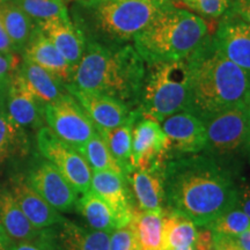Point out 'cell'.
Segmentation results:
<instances>
[{
  "label": "cell",
  "mask_w": 250,
  "mask_h": 250,
  "mask_svg": "<svg viewBox=\"0 0 250 250\" xmlns=\"http://www.w3.org/2000/svg\"><path fill=\"white\" fill-rule=\"evenodd\" d=\"M189 92L187 59L148 64L137 110L142 118L161 123L176 112L188 111Z\"/></svg>",
  "instance_id": "8992f818"
},
{
  "label": "cell",
  "mask_w": 250,
  "mask_h": 250,
  "mask_svg": "<svg viewBox=\"0 0 250 250\" xmlns=\"http://www.w3.org/2000/svg\"><path fill=\"white\" fill-rule=\"evenodd\" d=\"M7 80L0 81V102H1V99H4L6 96V88H7Z\"/></svg>",
  "instance_id": "ee69618b"
},
{
  "label": "cell",
  "mask_w": 250,
  "mask_h": 250,
  "mask_svg": "<svg viewBox=\"0 0 250 250\" xmlns=\"http://www.w3.org/2000/svg\"><path fill=\"white\" fill-rule=\"evenodd\" d=\"M245 153L247 154V156H248V160H249V162H250V137H249L248 144H247V146H246Z\"/></svg>",
  "instance_id": "bcb514c9"
},
{
  "label": "cell",
  "mask_w": 250,
  "mask_h": 250,
  "mask_svg": "<svg viewBox=\"0 0 250 250\" xmlns=\"http://www.w3.org/2000/svg\"><path fill=\"white\" fill-rule=\"evenodd\" d=\"M164 168L165 166L158 169H132L125 176L132 188L139 210L155 213L165 212Z\"/></svg>",
  "instance_id": "44dd1931"
},
{
  "label": "cell",
  "mask_w": 250,
  "mask_h": 250,
  "mask_svg": "<svg viewBox=\"0 0 250 250\" xmlns=\"http://www.w3.org/2000/svg\"><path fill=\"white\" fill-rule=\"evenodd\" d=\"M21 55L23 59L34 62L37 66L54 74L65 85L72 83L74 73L73 67L62 57L56 46L43 35L40 28H37L34 35L31 36Z\"/></svg>",
  "instance_id": "7402d4cb"
},
{
  "label": "cell",
  "mask_w": 250,
  "mask_h": 250,
  "mask_svg": "<svg viewBox=\"0 0 250 250\" xmlns=\"http://www.w3.org/2000/svg\"><path fill=\"white\" fill-rule=\"evenodd\" d=\"M193 246L196 250H213V232L208 227H199Z\"/></svg>",
  "instance_id": "d590c367"
},
{
  "label": "cell",
  "mask_w": 250,
  "mask_h": 250,
  "mask_svg": "<svg viewBox=\"0 0 250 250\" xmlns=\"http://www.w3.org/2000/svg\"><path fill=\"white\" fill-rule=\"evenodd\" d=\"M0 19L17 52L22 54L31 36L39 28V23L28 17L12 0L0 4Z\"/></svg>",
  "instance_id": "cb8c5ba5"
},
{
  "label": "cell",
  "mask_w": 250,
  "mask_h": 250,
  "mask_svg": "<svg viewBox=\"0 0 250 250\" xmlns=\"http://www.w3.org/2000/svg\"><path fill=\"white\" fill-rule=\"evenodd\" d=\"M9 190L21 210L36 228L44 229L65 220L59 211L48 204L21 175L12 180Z\"/></svg>",
  "instance_id": "ac0fdd59"
},
{
  "label": "cell",
  "mask_w": 250,
  "mask_h": 250,
  "mask_svg": "<svg viewBox=\"0 0 250 250\" xmlns=\"http://www.w3.org/2000/svg\"><path fill=\"white\" fill-rule=\"evenodd\" d=\"M37 147L45 160L61 171L78 193L88 191L93 171L77 148L58 138L49 126H42L37 132Z\"/></svg>",
  "instance_id": "9c48e42d"
},
{
  "label": "cell",
  "mask_w": 250,
  "mask_h": 250,
  "mask_svg": "<svg viewBox=\"0 0 250 250\" xmlns=\"http://www.w3.org/2000/svg\"><path fill=\"white\" fill-rule=\"evenodd\" d=\"M212 232L236 237L250 227V218L237 206L225 212L206 226Z\"/></svg>",
  "instance_id": "d6a6232c"
},
{
  "label": "cell",
  "mask_w": 250,
  "mask_h": 250,
  "mask_svg": "<svg viewBox=\"0 0 250 250\" xmlns=\"http://www.w3.org/2000/svg\"><path fill=\"white\" fill-rule=\"evenodd\" d=\"M190 71L189 108L205 118L225 109L245 104L250 87V73L215 49L211 36L187 58Z\"/></svg>",
  "instance_id": "3957f363"
},
{
  "label": "cell",
  "mask_w": 250,
  "mask_h": 250,
  "mask_svg": "<svg viewBox=\"0 0 250 250\" xmlns=\"http://www.w3.org/2000/svg\"><path fill=\"white\" fill-rule=\"evenodd\" d=\"M167 210L206 227L237 204V186L226 166L210 154H186L168 159L164 168Z\"/></svg>",
  "instance_id": "6da1fadb"
},
{
  "label": "cell",
  "mask_w": 250,
  "mask_h": 250,
  "mask_svg": "<svg viewBox=\"0 0 250 250\" xmlns=\"http://www.w3.org/2000/svg\"><path fill=\"white\" fill-rule=\"evenodd\" d=\"M8 250H44V249L41 248L40 246L35 245V243L19 242V243H14V245H11Z\"/></svg>",
  "instance_id": "b9f144b4"
},
{
  "label": "cell",
  "mask_w": 250,
  "mask_h": 250,
  "mask_svg": "<svg viewBox=\"0 0 250 250\" xmlns=\"http://www.w3.org/2000/svg\"><path fill=\"white\" fill-rule=\"evenodd\" d=\"M19 68L31 93L42 107L56 101L67 92H64L65 83H62L58 78L27 59L22 58Z\"/></svg>",
  "instance_id": "603a6c76"
},
{
  "label": "cell",
  "mask_w": 250,
  "mask_h": 250,
  "mask_svg": "<svg viewBox=\"0 0 250 250\" xmlns=\"http://www.w3.org/2000/svg\"><path fill=\"white\" fill-rule=\"evenodd\" d=\"M169 144L161 124L140 117L132 131L131 167L132 169H158L169 159Z\"/></svg>",
  "instance_id": "30bf717a"
},
{
  "label": "cell",
  "mask_w": 250,
  "mask_h": 250,
  "mask_svg": "<svg viewBox=\"0 0 250 250\" xmlns=\"http://www.w3.org/2000/svg\"><path fill=\"white\" fill-rule=\"evenodd\" d=\"M140 118V114L134 109L125 123L111 130L98 131L107 144L109 151L123 170L124 176L132 170L131 167V146H132V131L136 122Z\"/></svg>",
  "instance_id": "d4e9b609"
},
{
  "label": "cell",
  "mask_w": 250,
  "mask_h": 250,
  "mask_svg": "<svg viewBox=\"0 0 250 250\" xmlns=\"http://www.w3.org/2000/svg\"><path fill=\"white\" fill-rule=\"evenodd\" d=\"M245 105H246L247 110H248L249 114H250V87H249L248 94H247V98H246V101H245Z\"/></svg>",
  "instance_id": "f6af8a7d"
},
{
  "label": "cell",
  "mask_w": 250,
  "mask_h": 250,
  "mask_svg": "<svg viewBox=\"0 0 250 250\" xmlns=\"http://www.w3.org/2000/svg\"><path fill=\"white\" fill-rule=\"evenodd\" d=\"M90 190L107 203L116 219L117 228L130 224L136 206L123 176L112 171H93Z\"/></svg>",
  "instance_id": "2e32d148"
},
{
  "label": "cell",
  "mask_w": 250,
  "mask_h": 250,
  "mask_svg": "<svg viewBox=\"0 0 250 250\" xmlns=\"http://www.w3.org/2000/svg\"><path fill=\"white\" fill-rule=\"evenodd\" d=\"M0 224L11 242H31L41 246L45 228H36L26 217L7 188L0 189Z\"/></svg>",
  "instance_id": "ffe728a7"
},
{
  "label": "cell",
  "mask_w": 250,
  "mask_h": 250,
  "mask_svg": "<svg viewBox=\"0 0 250 250\" xmlns=\"http://www.w3.org/2000/svg\"><path fill=\"white\" fill-rule=\"evenodd\" d=\"M5 101L7 114L19 126L27 127L40 125L42 108L28 87L20 68L13 72L8 78Z\"/></svg>",
  "instance_id": "e0dca14e"
},
{
  "label": "cell",
  "mask_w": 250,
  "mask_h": 250,
  "mask_svg": "<svg viewBox=\"0 0 250 250\" xmlns=\"http://www.w3.org/2000/svg\"><path fill=\"white\" fill-rule=\"evenodd\" d=\"M146 62L131 44L107 46L86 41L85 51L70 85L105 94L132 109L139 104Z\"/></svg>",
  "instance_id": "7a4b0ae2"
},
{
  "label": "cell",
  "mask_w": 250,
  "mask_h": 250,
  "mask_svg": "<svg viewBox=\"0 0 250 250\" xmlns=\"http://www.w3.org/2000/svg\"><path fill=\"white\" fill-rule=\"evenodd\" d=\"M213 250H240V248L234 237L213 232Z\"/></svg>",
  "instance_id": "74e56055"
},
{
  "label": "cell",
  "mask_w": 250,
  "mask_h": 250,
  "mask_svg": "<svg viewBox=\"0 0 250 250\" xmlns=\"http://www.w3.org/2000/svg\"><path fill=\"white\" fill-rule=\"evenodd\" d=\"M76 208L92 229L111 233L117 229L115 215L107 203L92 190L81 193Z\"/></svg>",
  "instance_id": "4316f807"
},
{
  "label": "cell",
  "mask_w": 250,
  "mask_h": 250,
  "mask_svg": "<svg viewBox=\"0 0 250 250\" xmlns=\"http://www.w3.org/2000/svg\"><path fill=\"white\" fill-rule=\"evenodd\" d=\"M176 7L187 11L206 20H217L226 15L232 8L230 0H170Z\"/></svg>",
  "instance_id": "1f68e13d"
},
{
  "label": "cell",
  "mask_w": 250,
  "mask_h": 250,
  "mask_svg": "<svg viewBox=\"0 0 250 250\" xmlns=\"http://www.w3.org/2000/svg\"><path fill=\"white\" fill-rule=\"evenodd\" d=\"M169 144V152L179 155L198 154L205 151L206 133L203 121L190 111H181L161 122Z\"/></svg>",
  "instance_id": "5bb4252c"
},
{
  "label": "cell",
  "mask_w": 250,
  "mask_h": 250,
  "mask_svg": "<svg viewBox=\"0 0 250 250\" xmlns=\"http://www.w3.org/2000/svg\"><path fill=\"white\" fill-rule=\"evenodd\" d=\"M21 61L19 54H6L0 52V81L7 80L9 76L20 66Z\"/></svg>",
  "instance_id": "e575fe53"
},
{
  "label": "cell",
  "mask_w": 250,
  "mask_h": 250,
  "mask_svg": "<svg viewBox=\"0 0 250 250\" xmlns=\"http://www.w3.org/2000/svg\"><path fill=\"white\" fill-rule=\"evenodd\" d=\"M109 250H138V242L132 225L117 228L110 233Z\"/></svg>",
  "instance_id": "836d02e7"
},
{
  "label": "cell",
  "mask_w": 250,
  "mask_h": 250,
  "mask_svg": "<svg viewBox=\"0 0 250 250\" xmlns=\"http://www.w3.org/2000/svg\"><path fill=\"white\" fill-rule=\"evenodd\" d=\"M234 239H235L240 250H250V227L246 232L241 233Z\"/></svg>",
  "instance_id": "60d3db41"
},
{
  "label": "cell",
  "mask_w": 250,
  "mask_h": 250,
  "mask_svg": "<svg viewBox=\"0 0 250 250\" xmlns=\"http://www.w3.org/2000/svg\"><path fill=\"white\" fill-rule=\"evenodd\" d=\"M5 1H8V0H0V4H2V2H5Z\"/></svg>",
  "instance_id": "681fc988"
},
{
  "label": "cell",
  "mask_w": 250,
  "mask_h": 250,
  "mask_svg": "<svg viewBox=\"0 0 250 250\" xmlns=\"http://www.w3.org/2000/svg\"><path fill=\"white\" fill-rule=\"evenodd\" d=\"M0 246L5 247V248H9L11 247V240L8 239V236L6 235L4 228H2L1 224H0Z\"/></svg>",
  "instance_id": "7bdbcfd3"
},
{
  "label": "cell",
  "mask_w": 250,
  "mask_h": 250,
  "mask_svg": "<svg viewBox=\"0 0 250 250\" xmlns=\"http://www.w3.org/2000/svg\"><path fill=\"white\" fill-rule=\"evenodd\" d=\"M27 181L48 204L59 212L71 211L77 204L78 191L48 160L40 162L30 171Z\"/></svg>",
  "instance_id": "4fadbf2b"
},
{
  "label": "cell",
  "mask_w": 250,
  "mask_h": 250,
  "mask_svg": "<svg viewBox=\"0 0 250 250\" xmlns=\"http://www.w3.org/2000/svg\"><path fill=\"white\" fill-rule=\"evenodd\" d=\"M42 114L52 132L77 149L96 133L93 122L68 92L43 105Z\"/></svg>",
  "instance_id": "ba28073f"
},
{
  "label": "cell",
  "mask_w": 250,
  "mask_h": 250,
  "mask_svg": "<svg viewBox=\"0 0 250 250\" xmlns=\"http://www.w3.org/2000/svg\"><path fill=\"white\" fill-rule=\"evenodd\" d=\"M26 144L23 127L19 126L0 107V164L26 148Z\"/></svg>",
  "instance_id": "f546056e"
},
{
  "label": "cell",
  "mask_w": 250,
  "mask_h": 250,
  "mask_svg": "<svg viewBox=\"0 0 250 250\" xmlns=\"http://www.w3.org/2000/svg\"><path fill=\"white\" fill-rule=\"evenodd\" d=\"M78 151L85 158L92 171H112L125 179L123 170L121 169L120 165L114 159L104 139L98 131Z\"/></svg>",
  "instance_id": "f1b7e54d"
},
{
  "label": "cell",
  "mask_w": 250,
  "mask_h": 250,
  "mask_svg": "<svg viewBox=\"0 0 250 250\" xmlns=\"http://www.w3.org/2000/svg\"><path fill=\"white\" fill-rule=\"evenodd\" d=\"M236 206L250 218V181L243 182L241 186L237 187Z\"/></svg>",
  "instance_id": "8d00e7d4"
},
{
  "label": "cell",
  "mask_w": 250,
  "mask_h": 250,
  "mask_svg": "<svg viewBox=\"0 0 250 250\" xmlns=\"http://www.w3.org/2000/svg\"><path fill=\"white\" fill-rule=\"evenodd\" d=\"M65 87L85 110L96 131L111 130L120 126L129 120L133 111V109L120 100L105 94L79 89L70 83Z\"/></svg>",
  "instance_id": "7c38bea8"
},
{
  "label": "cell",
  "mask_w": 250,
  "mask_h": 250,
  "mask_svg": "<svg viewBox=\"0 0 250 250\" xmlns=\"http://www.w3.org/2000/svg\"><path fill=\"white\" fill-rule=\"evenodd\" d=\"M197 236V226L189 218L177 212H164V250H175L192 246Z\"/></svg>",
  "instance_id": "83f0119b"
},
{
  "label": "cell",
  "mask_w": 250,
  "mask_h": 250,
  "mask_svg": "<svg viewBox=\"0 0 250 250\" xmlns=\"http://www.w3.org/2000/svg\"><path fill=\"white\" fill-rule=\"evenodd\" d=\"M0 52H6V54H14L15 52V54H18L13 43L6 33L1 19H0Z\"/></svg>",
  "instance_id": "ab89813d"
},
{
  "label": "cell",
  "mask_w": 250,
  "mask_h": 250,
  "mask_svg": "<svg viewBox=\"0 0 250 250\" xmlns=\"http://www.w3.org/2000/svg\"><path fill=\"white\" fill-rule=\"evenodd\" d=\"M37 23L55 18H68L64 0H12Z\"/></svg>",
  "instance_id": "4dcf8cb0"
},
{
  "label": "cell",
  "mask_w": 250,
  "mask_h": 250,
  "mask_svg": "<svg viewBox=\"0 0 250 250\" xmlns=\"http://www.w3.org/2000/svg\"><path fill=\"white\" fill-rule=\"evenodd\" d=\"M230 11L250 24V0H234Z\"/></svg>",
  "instance_id": "f35d334b"
},
{
  "label": "cell",
  "mask_w": 250,
  "mask_h": 250,
  "mask_svg": "<svg viewBox=\"0 0 250 250\" xmlns=\"http://www.w3.org/2000/svg\"><path fill=\"white\" fill-rule=\"evenodd\" d=\"M170 0H77L73 14L86 41L107 46L133 42Z\"/></svg>",
  "instance_id": "277c9868"
},
{
  "label": "cell",
  "mask_w": 250,
  "mask_h": 250,
  "mask_svg": "<svg viewBox=\"0 0 250 250\" xmlns=\"http://www.w3.org/2000/svg\"><path fill=\"white\" fill-rule=\"evenodd\" d=\"M205 126V153L228 156L245 152L250 137V114L246 105H236L202 118Z\"/></svg>",
  "instance_id": "52a82bcc"
},
{
  "label": "cell",
  "mask_w": 250,
  "mask_h": 250,
  "mask_svg": "<svg viewBox=\"0 0 250 250\" xmlns=\"http://www.w3.org/2000/svg\"><path fill=\"white\" fill-rule=\"evenodd\" d=\"M39 28L73 70H76L85 51L86 40L71 18L50 19L40 22Z\"/></svg>",
  "instance_id": "d6986e66"
},
{
  "label": "cell",
  "mask_w": 250,
  "mask_h": 250,
  "mask_svg": "<svg viewBox=\"0 0 250 250\" xmlns=\"http://www.w3.org/2000/svg\"><path fill=\"white\" fill-rule=\"evenodd\" d=\"M175 250H196L195 246H187V247H182V248H179V249H175Z\"/></svg>",
  "instance_id": "7dc6e473"
},
{
  "label": "cell",
  "mask_w": 250,
  "mask_h": 250,
  "mask_svg": "<svg viewBox=\"0 0 250 250\" xmlns=\"http://www.w3.org/2000/svg\"><path fill=\"white\" fill-rule=\"evenodd\" d=\"M0 250H8V249H7V248H5V247L0 246Z\"/></svg>",
  "instance_id": "c3c4849f"
},
{
  "label": "cell",
  "mask_w": 250,
  "mask_h": 250,
  "mask_svg": "<svg viewBox=\"0 0 250 250\" xmlns=\"http://www.w3.org/2000/svg\"><path fill=\"white\" fill-rule=\"evenodd\" d=\"M215 49L234 64L250 73V24L229 11L220 19L211 37Z\"/></svg>",
  "instance_id": "8fae6325"
},
{
  "label": "cell",
  "mask_w": 250,
  "mask_h": 250,
  "mask_svg": "<svg viewBox=\"0 0 250 250\" xmlns=\"http://www.w3.org/2000/svg\"><path fill=\"white\" fill-rule=\"evenodd\" d=\"M204 19L170 5L134 37L133 46L146 65L183 61L210 36Z\"/></svg>",
  "instance_id": "5b68a950"
},
{
  "label": "cell",
  "mask_w": 250,
  "mask_h": 250,
  "mask_svg": "<svg viewBox=\"0 0 250 250\" xmlns=\"http://www.w3.org/2000/svg\"><path fill=\"white\" fill-rule=\"evenodd\" d=\"M110 233L86 228L65 219L46 228L44 250H109Z\"/></svg>",
  "instance_id": "9a60e30c"
},
{
  "label": "cell",
  "mask_w": 250,
  "mask_h": 250,
  "mask_svg": "<svg viewBox=\"0 0 250 250\" xmlns=\"http://www.w3.org/2000/svg\"><path fill=\"white\" fill-rule=\"evenodd\" d=\"M138 250H164V213L134 208L132 220Z\"/></svg>",
  "instance_id": "484cf974"
}]
</instances>
